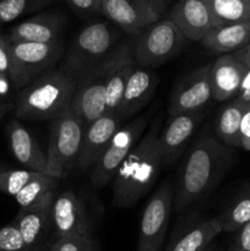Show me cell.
<instances>
[{
	"label": "cell",
	"instance_id": "10",
	"mask_svg": "<svg viewBox=\"0 0 250 251\" xmlns=\"http://www.w3.org/2000/svg\"><path fill=\"white\" fill-rule=\"evenodd\" d=\"M114 58L115 50L102 64L93 68L76 81L70 108L82 119L85 125L95 122L108 113L105 104V85Z\"/></svg>",
	"mask_w": 250,
	"mask_h": 251
},
{
	"label": "cell",
	"instance_id": "7",
	"mask_svg": "<svg viewBox=\"0 0 250 251\" xmlns=\"http://www.w3.org/2000/svg\"><path fill=\"white\" fill-rule=\"evenodd\" d=\"M154 112L156 109L151 108L145 114L137 115L130 122L125 123L115 132L104 152L92 167L91 184L93 188L100 190L113 180L119 167L146 132L150 123L153 119Z\"/></svg>",
	"mask_w": 250,
	"mask_h": 251
},
{
	"label": "cell",
	"instance_id": "14",
	"mask_svg": "<svg viewBox=\"0 0 250 251\" xmlns=\"http://www.w3.org/2000/svg\"><path fill=\"white\" fill-rule=\"evenodd\" d=\"M51 226L56 238L90 234L87 210L73 190L54 196L51 202Z\"/></svg>",
	"mask_w": 250,
	"mask_h": 251
},
{
	"label": "cell",
	"instance_id": "33",
	"mask_svg": "<svg viewBox=\"0 0 250 251\" xmlns=\"http://www.w3.org/2000/svg\"><path fill=\"white\" fill-rule=\"evenodd\" d=\"M71 9L81 16L100 14L102 0H66Z\"/></svg>",
	"mask_w": 250,
	"mask_h": 251
},
{
	"label": "cell",
	"instance_id": "44",
	"mask_svg": "<svg viewBox=\"0 0 250 251\" xmlns=\"http://www.w3.org/2000/svg\"><path fill=\"white\" fill-rule=\"evenodd\" d=\"M215 251H216V250H215Z\"/></svg>",
	"mask_w": 250,
	"mask_h": 251
},
{
	"label": "cell",
	"instance_id": "26",
	"mask_svg": "<svg viewBox=\"0 0 250 251\" xmlns=\"http://www.w3.org/2000/svg\"><path fill=\"white\" fill-rule=\"evenodd\" d=\"M56 186L58 179L44 173H38L15 196V200L20 206V210L37 207L55 196Z\"/></svg>",
	"mask_w": 250,
	"mask_h": 251
},
{
	"label": "cell",
	"instance_id": "1",
	"mask_svg": "<svg viewBox=\"0 0 250 251\" xmlns=\"http://www.w3.org/2000/svg\"><path fill=\"white\" fill-rule=\"evenodd\" d=\"M234 161L233 149L217 139L208 126L191 145L174 188L173 210L181 212L210 194Z\"/></svg>",
	"mask_w": 250,
	"mask_h": 251
},
{
	"label": "cell",
	"instance_id": "39",
	"mask_svg": "<svg viewBox=\"0 0 250 251\" xmlns=\"http://www.w3.org/2000/svg\"><path fill=\"white\" fill-rule=\"evenodd\" d=\"M234 54L238 56V59L247 66L248 70H250V43L248 44V46H245L244 48L234 51Z\"/></svg>",
	"mask_w": 250,
	"mask_h": 251
},
{
	"label": "cell",
	"instance_id": "19",
	"mask_svg": "<svg viewBox=\"0 0 250 251\" xmlns=\"http://www.w3.org/2000/svg\"><path fill=\"white\" fill-rule=\"evenodd\" d=\"M158 76L153 69L135 66L127 80L123 100L115 113L127 120L144 109L156 92Z\"/></svg>",
	"mask_w": 250,
	"mask_h": 251
},
{
	"label": "cell",
	"instance_id": "11",
	"mask_svg": "<svg viewBox=\"0 0 250 251\" xmlns=\"http://www.w3.org/2000/svg\"><path fill=\"white\" fill-rule=\"evenodd\" d=\"M172 0H102L100 14L115 26L136 34L159 21Z\"/></svg>",
	"mask_w": 250,
	"mask_h": 251
},
{
	"label": "cell",
	"instance_id": "37",
	"mask_svg": "<svg viewBox=\"0 0 250 251\" xmlns=\"http://www.w3.org/2000/svg\"><path fill=\"white\" fill-rule=\"evenodd\" d=\"M235 98H239L240 100L245 103H250V70H248L247 75H245L244 81L242 83L239 93Z\"/></svg>",
	"mask_w": 250,
	"mask_h": 251
},
{
	"label": "cell",
	"instance_id": "5",
	"mask_svg": "<svg viewBox=\"0 0 250 251\" xmlns=\"http://www.w3.org/2000/svg\"><path fill=\"white\" fill-rule=\"evenodd\" d=\"M85 123L70 107L50 120L44 174L60 179L77 161Z\"/></svg>",
	"mask_w": 250,
	"mask_h": 251
},
{
	"label": "cell",
	"instance_id": "18",
	"mask_svg": "<svg viewBox=\"0 0 250 251\" xmlns=\"http://www.w3.org/2000/svg\"><path fill=\"white\" fill-rule=\"evenodd\" d=\"M189 41L201 42L213 28V21L205 0H178L168 17Z\"/></svg>",
	"mask_w": 250,
	"mask_h": 251
},
{
	"label": "cell",
	"instance_id": "40",
	"mask_svg": "<svg viewBox=\"0 0 250 251\" xmlns=\"http://www.w3.org/2000/svg\"><path fill=\"white\" fill-rule=\"evenodd\" d=\"M6 167L4 166V164H0V173H1V172H4V171H6Z\"/></svg>",
	"mask_w": 250,
	"mask_h": 251
},
{
	"label": "cell",
	"instance_id": "15",
	"mask_svg": "<svg viewBox=\"0 0 250 251\" xmlns=\"http://www.w3.org/2000/svg\"><path fill=\"white\" fill-rule=\"evenodd\" d=\"M124 124V119L117 113H105L95 122L85 125L76 166L81 169L92 168L115 132Z\"/></svg>",
	"mask_w": 250,
	"mask_h": 251
},
{
	"label": "cell",
	"instance_id": "9",
	"mask_svg": "<svg viewBox=\"0 0 250 251\" xmlns=\"http://www.w3.org/2000/svg\"><path fill=\"white\" fill-rule=\"evenodd\" d=\"M174 186L169 179L159 184L145 206L140 221L136 251H162L173 211Z\"/></svg>",
	"mask_w": 250,
	"mask_h": 251
},
{
	"label": "cell",
	"instance_id": "23",
	"mask_svg": "<svg viewBox=\"0 0 250 251\" xmlns=\"http://www.w3.org/2000/svg\"><path fill=\"white\" fill-rule=\"evenodd\" d=\"M53 199L37 207L19 211L14 225L21 233L28 251L36 250L42 244L50 227H53L50 213Z\"/></svg>",
	"mask_w": 250,
	"mask_h": 251
},
{
	"label": "cell",
	"instance_id": "8",
	"mask_svg": "<svg viewBox=\"0 0 250 251\" xmlns=\"http://www.w3.org/2000/svg\"><path fill=\"white\" fill-rule=\"evenodd\" d=\"M64 47L61 41L53 43H32V42H10L9 78L12 87L22 90L32 80L51 70L61 59Z\"/></svg>",
	"mask_w": 250,
	"mask_h": 251
},
{
	"label": "cell",
	"instance_id": "2",
	"mask_svg": "<svg viewBox=\"0 0 250 251\" xmlns=\"http://www.w3.org/2000/svg\"><path fill=\"white\" fill-rule=\"evenodd\" d=\"M162 125L163 117L157 113L147 131L115 173L112 185V205L114 207H131L153 188L163 168L158 145Z\"/></svg>",
	"mask_w": 250,
	"mask_h": 251
},
{
	"label": "cell",
	"instance_id": "29",
	"mask_svg": "<svg viewBox=\"0 0 250 251\" xmlns=\"http://www.w3.org/2000/svg\"><path fill=\"white\" fill-rule=\"evenodd\" d=\"M53 0H0V25L9 24L20 16L47 6Z\"/></svg>",
	"mask_w": 250,
	"mask_h": 251
},
{
	"label": "cell",
	"instance_id": "30",
	"mask_svg": "<svg viewBox=\"0 0 250 251\" xmlns=\"http://www.w3.org/2000/svg\"><path fill=\"white\" fill-rule=\"evenodd\" d=\"M37 172L27 169H6L0 173V193L16 196L34 176Z\"/></svg>",
	"mask_w": 250,
	"mask_h": 251
},
{
	"label": "cell",
	"instance_id": "17",
	"mask_svg": "<svg viewBox=\"0 0 250 251\" xmlns=\"http://www.w3.org/2000/svg\"><path fill=\"white\" fill-rule=\"evenodd\" d=\"M248 69L234 53L223 54L210 66L212 100L217 102L237 97Z\"/></svg>",
	"mask_w": 250,
	"mask_h": 251
},
{
	"label": "cell",
	"instance_id": "28",
	"mask_svg": "<svg viewBox=\"0 0 250 251\" xmlns=\"http://www.w3.org/2000/svg\"><path fill=\"white\" fill-rule=\"evenodd\" d=\"M220 225L223 232L235 233L243 226L250 222V186L243 189L232 202L225 208L220 217Z\"/></svg>",
	"mask_w": 250,
	"mask_h": 251
},
{
	"label": "cell",
	"instance_id": "27",
	"mask_svg": "<svg viewBox=\"0 0 250 251\" xmlns=\"http://www.w3.org/2000/svg\"><path fill=\"white\" fill-rule=\"evenodd\" d=\"M213 21V28L250 21V6L240 0H205Z\"/></svg>",
	"mask_w": 250,
	"mask_h": 251
},
{
	"label": "cell",
	"instance_id": "25",
	"mask_svg": "<svg viewBox=\"0 0 250 251\" xmlns=\"http://www.w3.org/2000/svg\"><path fill=\"white\" fill-rule=\"evenodd\" d=\"M247 107L248 103L234 98L223 105L216 117L213 125L215 135L230 149L240 147V123Z\"/></svg>",
	"mask_w": 250,
	"mask_h": 251
},
{
	"label": "cell",
	"instance_id": "35",
	"mask_svg": "<svg viewBox=\"0 0 250 251\" xmlns=\"http://www.w3.org/2000/svg\"><path fill=\"white\" fill-rule=\"evenodd\" d=\"M10 66H11L10 41L7 36L0 33V74L9 76Z\"/></svg>",
	"mask_w": 250,
	"mask_h": 251
},
{
	"label": "cell",
	"instance_id": "21",
	"mask_svg": "<svg viewBox=\"0 0 250 251\" xmlns=\"http://www.w3.org/2000/svg\"><path fill=\"white\" fill-rule=\"evenodd\" d=\"M6 132L10 149L16 161L27 171L44 173L47 154L28 129L19 120L11 119L7 123Z\"/></svg>",
	"mask_w": 250,
	"mask_h": 251
},
{
	"label": "cell",
	"instance_id": "3",
	"mask_svg": "<svg viewBox=\"0 0 250 251\" xmlns=\"http://www.w3.org/2000/svg\"><path fill=\"white\" fill-rule=\"evenodd\" d=\"M76 82L59 70H48L25 86L15 98V115L25 120H51L70 107Z\"/></svg>",
	"mask_w": 250,
	"mask_h": 251
},
{
	"label": "cell",
	"instance_id": "42",
	"mask_svg": "<svg viewBox=\"0 0 250 251\" xmlns=\"http://www.w3.org/2000/svg\"><path fill=\"white\" fill-rule=\"evenodd\" d=\"M240 1L245 2V4H247V5H249V6H250V0H240Z\"/></svg>",
	"mask_w": 250,
	"mask_h": 251
},
{
	"label": "cell",
	"instance_id": "6",
	"mask_svg": "<svg viewBox=\"0 0 250 251\" xmlns=\"http://www.w3.org/2000/svg\"><path fill=\"white\" fill-rule=\"evenodd\" d=\"M185 41V37L171 20H159L135 34L131 44L135 65L157 68L178 55Z\"/></svg>",
	"mask_w": 250,
	"mask_h": 251
},
{
	"label": "cell",
	"instance_id": "31",
	"mask_svg": "<svg viewBox=\"0 0 250 251\" xmlns=\"http://www.w3.org/2000/svg\"><path fill=\"white\" fill-rule=\"evenodd\" d=\"M47 251H100V242L91 234L56 238Z\"/></svg>",
	"mask_w": 250,
	"mask_h": 251
},
{
	"label": "cell",
	"instance_id": "34",
	"mask_svg": "<svg viewBox=\"0 0 250 251\" xmlns=\"http://www.w3.org/2000/svg\"><path fill=\"white\" fill-rule=\"evenodd\" d=\"M228 251H250V222L235 232Z\"/></svg>",
	"mask_w": 250,
	"mask_h": 251
},
{
	"label": "cell",
	"instance_id": "20",
	"mask_svg": "<svg viewBox=\"0 0 250 251\" xmlns=\"http://www.w3.org/2000/svg\"><path fill=\"white\" fill-rule=\"evenodd\" d=\"M65 19L58 12H44L31 17L10 29L6 34L11 43H53L60 41Z\"/></svg>",
	"mask_w": 250,
	"mask_h": 251
},
{
	"label": "cell",
	"instance_id": "24",
	"mask_svg": "<svg viewBox=\"0 0 250 251\" xmlns=\"http://www.w3.org/2000/svg\"><path fill=\"white\" fill-rule=\"evenodd\" d=\"M200 43L213 54L234 53L250 43V21L215 27Z\"/></svg>",
	"mask_w": 250,
	"mask_h": 251
},
{
	"label": "cell",
	"instance_id": "12",
	"mask_svg": "<svg viewBox=\"0 0 250 251\" xmlns=\"http://www.w3.org/2000/svg\"><path fill=\"white\" fill-rule=\"evenodd\" d=\"M210 66L203 65L191 71L176 85L168 103V117L202 110L212 100Z\"/></svg>",
	"mask_w": 250,
	"mask_h": 251
},
{
	"label": "cell",
	"instance_id": "36",
	"mask_svg": "<svg viewBox=\"0 0 250 251\" xmlns=\"http://www.w3.org/2000/svg\"><path fill=\"white\" fill-rule=\"evenodd\" d=\"M240 147L250 152V103H248L240 123Z\"/></svg>",
	"mask_w": 250,
	"mask_h": 251
},
{
	"label": "cell",
	"instance_id": "22",
	"mask_svg": "<svg viewBox=\"0 0 250 251\" xmlns=\"http://www.w3.org/2000/svg\"><path fill=\"white\" fill-rule=\"evenodd\" d=\"M131 44L120 42L115 49V58L108 74L105 85V104L108 113H115L123 100L127 80L135 68Z\"/></svg>",
	"mask_w": 250,
	"mask_h": 251
},
{
	"label": "cell",
	"instance_id": "16",
	"mask_svg": "<svg viewBox=\"0 0 250 251\" xmlns=\"http://www.w3.org/2000/svg\"><path fill=\"white\" fill-rule=\"evenodd\" d=\"M222 232L218 218L186 221L173 230L166 251H205Z\"/></svg>",
	"mask_w": 250,
	"mask_h": 251
},
{
	"label": "cell",
	"instance_id": "38",
	"mask_svg": "<svg viewBox=\"0 0 250 251\" xmlns=\"http://www.w3.org/2000/svg\"><path fill=\"white\" fill-rule=\"evenodd\" d=\"M11 87L12 85L9 76L0 74V98H1V100H4L5 97L9 96L10 91H11Z\"/></svg>",
	"mask_w": 250,
	"mask_h": 251
},
{
	"label": "cell",
	"instance_id": "4",
	"mask_svg": "<svg viewBox=\"0 0 250 251\" xmlns=\"http://www.w3.org/2000/svg\"><path fill=\"white\" fill-rule=\"evenodd\" d=\"M118 44L119 34L112 25L103 21L92 22L78 31L58 70L76 82L109 58Z\"/></svg>",
	"mask_w": 250,
	"mask_h": 251
},
{
	"label": "cell",
	"instance_id": "13",
	"mask_svg": "<svg viewBox=\"0 0 250 251\" xmlns=\"http://www.w3.org/2000/svg\"><path fill=\"white\" fill-rule=\"evenodd\" d=\"M203 115V110H198L168 117L158 135L163 167L173 163L180 156L196 129L200 126Z\"/></svg>",
	"mask_w": 250,
	"mask_h": 251
},
{
	"label": "cell",
	"instance_id": "43",
	"mask_svg": "<svg viewBox=\"0 0 250 251\" xmlns=\"http://www.w3.org/2000/svg\"><path fill=\"white\" fill-rule=\"evenodd\" d=\"M2 102V100H1V98H0V103H1Z\"/></svg>",
	"mask_w": 250,
	"mask_h": 251
},
{
	"label": "cell",
	"instance_id": "41",
	"mask_svg": "<svg viewBox=\"0 0 250 251\" xmlns=\"http://www.w3.org/2000/svg\"><path fill=\"white\" fill-rule=\"evenodd\" d=\"M216 249H215V247H213V245H210V247L207 248V249H206L205 251H215Z\"/></svg>",
	"mask_w": 250,
	"mask_h": 251
},
{
	"label": "cell",
	"instance_id": "32",
	"mask_svg": "<svg viewBox=\"0 0 250 251\" xmlns=\"http://www.w3.org/2000/svg\"><path fill=\"white\" fill-rule=\"evenodd\" d=\"M0 251H28L14 223L0 228Z\"/></svg>",
	"mask_w": 250,
	"mask_h": 251
}]
</instances>
